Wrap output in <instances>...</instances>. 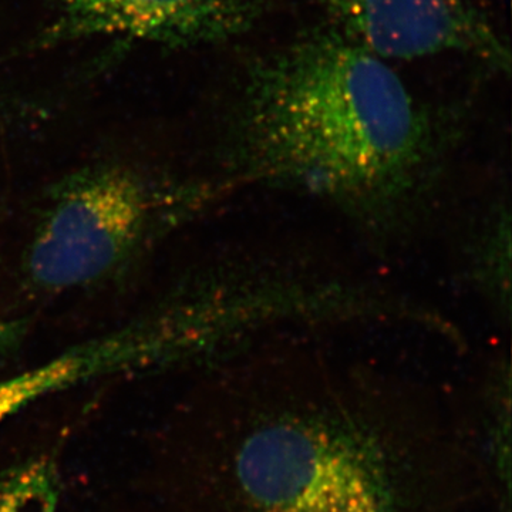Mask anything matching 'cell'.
Returning <instances> with one entry per match:
<instances>
[{
    "mask_svg": "<svg viewBox=\"0 0 512 512\" xmlns=\"http://www.w3.org/2000/svg\"><path fill=\"white\" fill-rule=\"evenodd\" d=\"M168 466L173 512H511L466 423L313 353L251 356Z\"/></svg>",
    "mask_w": 512,
    "mask_h": 512,
    "instance_id": "cell-1",
    "label": "cell"
},
{
    "mask_svg": "<svg viewBox=\"0 0 512 512\" xmlns=\"http://www.w3.org/2000/svg\"><path fill=\"white\" fill-rule=\"evenodd\" d=\"M510 211L501 207L497 201L493 212L480 224L474 232L470 244L471 275L480 288L490 299L491 305L503 315H510V282H511V228Z\"/></svg>",
    "mask_w": 512,
    "mask_h": 512,
    "instance_id": "cell-7",
    "label": "cell"
},
{
    "mask_svg": "<svg viewBox=\"0 0 512 512\" xmlns=\"http://www.w3.org/2000/svg\"><path fill=\"white\" fill-rule=\"evenodd\" d=\"M335 30L379 57L464 53L510 69V52L468 0H312Z\"/></svg>",
    "mask_w": 512,
    "mask_h": 512,
    "instance_id": "cell-4",
    "label": "cell"
},
{
    "mask_svg": "<svg viewBox=\"0 0 512 512\" xmlns=\"http://www.w3.org/2000/svg\"><path fill=\"white\" fill-rule=\"evenodd\" d=\"M56 19L36 45L123 36L170 47L214 45L251 25V0H46Z\"/></svg>",
    "mask_w": 512,
    "mask_h": 512,
    "instance_id": "cell-5",
    "label": "cell"
},
{
    "mask_svg": "<svg viewBox=\"0 0 512 512\" xmlns=\"http://www.w3.org/2000/svg\"><path fill=\"white\" fill-rule=\"evenodd\" d=\"M114 366V350L100 338L74 346L43 365L0 379V424L50 394L110 376Z\"/></svg>",
    "mask_w": 512,
    "mask_h": 512,
    "instance_id": "cell-6",
    "label": "cell"
},
{
    "mask_svg": "<svg viewBox=\"0 0 512 512\" xmlns=\"http://www.w3.org/2000/svg\"><path fill=\"white\" fill-rule=\"evenodd\" d=\"M19 326L15 322L5 318L0 312V357L9 355L20 338Z\"/></svg>",
    "mask_w": 512,
    "mask_h": 512,
    "instance_id": "cell-9",
    "label": "cell"
},
{
    "mask_svg": "<svg viewBox=\"0 0 512 512\" xmlns=\"http://www.w3.org/2000/svg\"><path fill=\"white\" fill-rule=\"evenodd\" d=\"M55 458L32 456L0 473V512H59Z\"/></svg>",
    "mask_w": 512,
    "mask_h": 512,
    "instance_id": "cell-8",
    "label": "cell"
},
{
    "mask_svg": "<svg viewBox=\"0 0 512 512\" xmlns=\"http://www.w3.org/2000/svg\"><path fill=\"white\" fill-rule=\"evenodd\" d=\"M443 148L430 114L382 57L330 29L251 70L228 184L311 195L394 244L430 217L444 187Z\"/></svg>",
    "mask_w": 512,
    "mask_h": 512,
    "instance_id": "cell-2",
    "label": "cell"
},
{
    "mask_svg": "<svg viewBox=\"0 0 512 512\" xmlns=\"http://www.w3.org/2000/svg\"><path fill=\"white\" fill-rule=\"evenodd\" d=\"M147 177L123 164L70 174L47 197L23 269L39 291L93 286L130 262L153 234L164 201Z\"/></svg>",
    "mask_w": 512,
    "mask_h": 512,
    "instance_id": "cell-3",
    "label": "cell"
}]
</instances>
